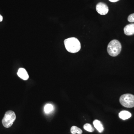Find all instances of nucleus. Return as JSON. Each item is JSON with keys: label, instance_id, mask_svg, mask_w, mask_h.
<instances>
[{"label": "nucleus", "instance_id": "f257e3e1", "mask_svg": "<svg viewBox=\"0 0 134 134\" xmlns=\"http://www.w3.org/2000/svg\"><path fill=\"white\" fill-rule=\"evenodd\" d=\"M64 44L65 48L70 53H76L81 50V44L80 41L77 38L71 37L65 40Z\"/></svg>", "mask_w": 134, "mask_h": 134}, {"label": "nucleus", "instance_id": "f03ea898", "mask_svg": "<svg viewBox=\"0 0 134 134\" xmlns=\"http://www.w3.org/2000/svg\"><path fill=\"white\" fill-rule=\"evenodd\" d=\"M121 44L117 40H113L110 41L107 46V50L109 55L115 57L119 55L121 50Z\"/></svg>", "mask_w": 134, "mask_h": 134}, {"label": "nucleus", "instance_id": "7ed1b4c3", "mask_svg": "<svg viewBox=\"0 0 134 134\" xmlns=\"http://www.w3.org/2000/svg\"><path fill=\"white\" fill-rule=\"evenodd\" d=\"M16 119L15 114L13 111L9 110L5 113L3 119V125L6 128H9L13 125Z\"/></svg>", "mask_w": 134, "mask_h": 134}, {"label": "nucleus", "instance_id": "20e7f679", "mask_svg": "<svg viewBox=\"0 0 134 134\" xmlns=\"http://www.w3.org/2000/svg\"><path fill=\"white\" fill-rule=\"evenodd\" d=\"M120 102L123 106L127 108L134 107V96L127 93L121 96Z\"/></svg>", "mask_w": 134, "mask_h": 134}, {"label": "nucleus", "instance_id": "39448f33", "mask_svg": "<svg viewBox=\"0 0 134 134\" xmlns=\"http://www.w3.org/2000/svg\"><path fill=\"white\" fill-rule=\"evenodd\" d=\"M96 10L99 14L105 15L108 13L109 9L107 5L103 2L98 3L96 5Z\"/></svg>", "mask_w": 134, "mask_h": 134}, {"label": "nucleus", "instance_id": "423d86ee", "mask_svg": "<svg viewBox=\"0 0 134 134\" xmlns=\"http://www.w3.org/2000/svg\"><path fill=\"white\" fill-rule=\"evenodd\" d=\"M17 75L21 79L26 81L29 78V75L26 70L23 68H19L17 72Z\"/></svg>", "mask_w": 134, "mask_h": 134}, {"label": "nucleus", "instance_id": "0eeeda50", "mask_svg": "<svg viewBox=\"0 0 134 134\" xmlns=\"http://www.w3.org/2000/svg\"><path fill=\"white\" fill-rule=\"evenodd\" d=\"M124 32L127 36H131L134 34V24L127 25L124 29Z\"/></svg>", "mask_w": 134, "mask_h": 134}, {"label": "nucleus", "instance_id": "6e6552de", "mask_svg": "<svg viewBox=\"0 0 134 134\" xmlns=\"http://www.w3.org/2000/svg\"><path fill=\"white\" fill-rule=\"evenodd\" d=\"M132 116L131 113L126 111H122L119 114V117L121 119L126 120L129 119Z\"/></svg>", "mask_w": 134, "mask_h": 134}, {"label": "nucleus", "instance_id": "1a4fd4ad", "mask_svg": "<svg viewBox=\"0 0 134 134\" xmlns=\"http://www.w3.org/2000/svg\"><path fill=\"white\" fill-rule=\"evenodd\" d=\"M93 125L95 127L99 133H102L104 131V129L103 125L98 120H95L93 121Z\"/></svg>", "mask_w": 134, "mask_h": 134}, {"label": "nucleus", "instance_id": "9d476101", "mask_svg": "<svg viewBox=\"0 0 134 134\" xmlns=\"http://www.w3.org/2000/svg\"><path fill=\"white\" fill-rule=\"evenodd\" d=\"M70 132L72 134H75L77 133L78 134H82V131L81 129L77 127L76 126H73L70 129Z\"/></svg>", "mask_w": 134, "mask_h": 134}, {"label": "nucleus", "instance_id": "9b49d317", "mask_svg": "<svg viewBox=\"0 0 134 134\" xmlns=\"http://www.w3.org/2000/svg\"><path fill=\"white\" fill-rule=\"evenodd\" d=\"M53 109V106L51 104H48L46 105L44 108L45 113L48 114L51 112Z\"/></svg>", "mask_w": 134, "mask_h": 134}, {"label": "nucleus", "instance_id": "f8f14e48", "mask_svg": "<svg viewBox=\"0 0 134 134\" xmlns=\"http://www.w3.org/2000/svg\"><path fill=\"white\" fill-rule=\"evenodd\" d=\"M83 128L85 130L89 132H93L94 131V129L90 124L86 123L83 126Z\"/></svg>", "mask_w": 134, "mask_h": 134}, {"label": "nucleus", "instance_id": "ddd939ff", "mask_svg": "<svg viewBox=\"0 0 134 134\" xmlns=\"http://www.w3.org/2000/svg\"><path fill=\"white\" fill-rule=\"evenodd\" d=\"M128 20L130 23L134 22V14H132L130 15L128 18Z\"/></svg>", "mask_w": 134, "mask_h": 134}, {"label": "nucleus", "instance_id": "4468645a", "mask_svg": "<svg viewBox=\"0 0 134 134\" xmlns=\"http://www.w3.org/2000/svg\"><path fill=\"white\" fill-rule=\"evenodd\" d=\"M110 2H118V1H120V0H109Z\"/></svg>", "mask_w": 134, "mask_h": 134}, {"label": "nucleus", "instance_id": "2eb2a0df", "mask_svg": "<svg viewBox=\"0 0 134 134\" xmlns=\"http://www.w3.org/2000/svg\"><path fill=\"white\" fill-rule=\"evenodd\" d=\"M3 20V16L0 14V22L2 21Z\"/></svg>", "mask_w": 134, "mask_h": 134}]
</instances>
